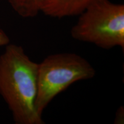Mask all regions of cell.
<instances>
[{
  "mask_svg": "<svg viewBox=\"0 0 124 124\" xmlns=\"http://www.w3.org/2000/svg\"><path fill=\"white\" fill-rule=\"evenodd\" d=\"M38 63L21 46L9 43L0 55V95L17 124H44L36 108Z\"/></svg>",
  "mask_w": 124,
  "mask_h": 124,
  "instance_id": "1",
  "label": "cell"
},
{
  "mask_svg": "<svg viewBox=\"0 0 124 124\" xmlns=\"http://www.w3.org/2000/svg\"><path fill=\"white\" fill-rule=\"evenodd\" d=\"M96 71L86 59L75 53H57L38 63L36 108L42 116L44 110L60 93L73 83L90 79Z\"/></svg>",
  "mask_w": 124,
  "mask_h": 124,
  "instance_id": "2",
  "label": "cell"
},
{
  "mask_svg": "<svg viewBox=\"0 0 124 124\" xmlns=\"http://www.w3.org/2000/svg\"><path fill=\"white\" fill-rule=\"evenodd\" d=\"M71 28L72 39L102 49H124V5L97 0L79 14Z\"/></svg>",
  "mask_w": 124,
  "mask_h": 124,
  "instance_id": "3",
  "label": "cell"
},
{
  "mask_svg": "<svg viewBox=\"0 0 124 124\" xmlns=\"http://www.w3.org/2000/svg\"><path fill=\"white\" fill-rule=\"evenodd\" d=\"M95 1L97 0H46L41 13L56 18L78 16Z\"/></svg>",
  "mask_w": 124,
  "mask_h": 124,
  "instance_id": "4",
  "label": "cell"
},
{
  "mask_svg": "<svg viewBox=\"0 0 124 124\" xmlns=\"http://www.w3.org/2000/svg\"><path fill=\"white\" fill-rule=\"evenodd\" d=\"M46 0H8L10 7L23 18H33L41 13Z\"/></svg>",
  "mask_w": 124,
  "mask_h": 124,
  "instance_id": "5",
  "label": "cell"
},
{
  "mask_svg": "<svg viewBox=\"0 0 124 124\" xmlns=\"http://www.w3.org/2000/svg\"><path fill=\"white\" fill-rule=\"evenodd\" d=\"M114 124H124V108L121 106L117 108L114 118Z\"/></svg>",
  "mask_w": 124,
  "mask_h": 124,
  "instance_id": "6",
  "label": "cell"
},
{
  "mask_svg": "<svg viewBox=\"0 0 124 124\" xmlns=\"http://www.w3.org/2000/svg\"><path fill=\"white\" fill-rule=\"evenodd\" d=\"M10 43V39L2 29L0 28V47L5 46Z\"/></svg>",
  "mask_w": 124,
  "mask_h": 124,
  "instance_id": "7",
  "label": "cell"
}]
</instances>
